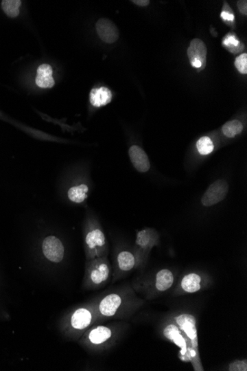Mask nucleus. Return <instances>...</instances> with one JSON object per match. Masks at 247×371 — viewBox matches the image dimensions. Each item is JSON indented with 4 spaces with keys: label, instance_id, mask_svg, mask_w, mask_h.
<instances>
[{
    "label": "nucleus",
    "instance_id": "1",
    "mask_svg": "<svg viewBox=\"0 0 247 371\" xmlns=\"http://www.w3.org/2000/svg\"><path fill=\"white\" fill-rule=\"evenodd\" d=\"M134 291L126 288L111 292L97 301V322L130 317L141 306Z\"/></svg>",
    "mask_w": 247,
    "mask_h": 371
},
{
    "label": "nucleus",
    "instance_id": "2",
    "mask_svg": "<svg viewBox=\"0 0 247 371\" xmlns=\"http://www.w3.org/2000/svg\"><path fill=\"white\" fill-rule=\"evenodd\" d=\"M97 301L83 304L66 313L60 325L62 334L66 338L78 341L85 331L97 323Z\"/></svg>",
    "mask_w": 247,
    "mask_h": 371
},
{
    "label": "nucleus",
    "instance_id": "3",
    "mask_svg": "<svg viewBox=\"0 0 247 371\" xmlns=\"http://www.w3.org/2000/svg\"><path fill=\"white\" fill-rule=\"evenodd\" d=\"M123 329V325L118 323L91 326L78 341L82 348L91 352L108 350L116 345Z\"/></svg>",
    "mask_w": 247,
    "mask_h": 371
},
{
    "label": "nucleus",
    "instance_id": "4",
    "mask_svg": "<svg viewBox=\"0 0 247 371\" xmlns=\"http://www.w3.org/2000/svg\"><path fill=\"white\" fill-rule=\"evenodd\" d=\"M111 266L107 256L88 260L85 268L83 288L86 290H99L109 282Z\"/></svg>",
    "mask_w": 247,
    "mask_h": 371
},
{
    "label": "nucleus",
    "instance_id": "5",
    "mask_svg": "<svg viewBox=\"0 0 247 371\" xmlns=\"http://www.w3.org/2000/svg\"><path fill=\"white\" fill-rule=\"evenodd\" d=\"M85 254L87 260L107 256L108 253L106 237L102 228L95 223L89 225L84 236Z\"/></svg>",
    "mask_w": 247,
    "mask_h": 371
},
{
    "label": "nucleus",
    "instance_id": "6",
    "mask_svg": "<svg viewBox=\"0 0 247 371\" xmlns=\"http://www.w3.org/2000/svg\"><path fill=\"white\" fill-rule=\"evenodd\" d=\"M174 321L188 341L189 348L198 351L197 320L191 313H183L174 317Z\"/></svg>",
    "mask_w": 247,
    "mask_h": 371
},
{
    "label": "nucleus",
    "instance_id": "7",
    "mask_svg": "<svg viewBox=\"0 0 247 371\" xmlns=\"http://www.w3.org/2000/svg\"><path fill=\"white\" fill-rule=\"evenodd\" d=\"M163 336L180 348L179 358L180 359L189 361L187 351L189 348L188 341L183 332L180 330L174 321L168 322L163 326Z\"/></svg>",
    "mask_w": 247,
    "mask_h": 371
},
{
    "label": "nucleus",
    "instance_id": "8",
    "mask_svg": "<svg viewBox=\"0 0 247 371\" xmlns=\"http://www.w3.org/2000/svg\"><path fill=\"white\" fill-rule=\"evenodd\" d=\"M159 235L154 229L146 228V229L138 232L136 239V249L139 265L143 261V258L148 256L152 249L158 244ZM136 251V252H137Z\"/></svg>",
    "mask_w": 247,
    "mask_h": 371
},
{
    "label": "nucleus",
    "instance_id": "9",
    "mask_svg": "<svg viewBox=\"0 0 247 371\" xmlns=\"http://www.w3.org/2000/svg\"><path fill=\"white\" fill-rule=\"evenodd\" d=\"M229 186L226 180L218 179L209 187L202 197V204L204 207H211L224 201Z\"/></svg>",
    "mask_w": 247,
    "mask_h": 371
},
{
    "label": "nucleus",
    "instance_id": "10",
    "mask_svg": "<svg viewBox=\"0 0 247 371\" xmlns=\"http://www.w3.org/2000/svg\"><path fill=\"white\" fill-rule=\"evenodd\" d=\"M45 258L54 263H60L64 256V247L60 239L55 236L45 238L42 244Z\"/></svg>",
    "mask_w": 247,
    "mask_h": 371
},
{
    "label": "nucleus",
    "instance_id": "11",
    "mask_svg": "<svg viewBox=\"0 0 247 371\" xmlns=\"http://www.w3.org/2000/svg\"><path fill=\"white\" fill-rule=\"evenodd\" d=\"M174 272L167 269H161L155 275L153 281H150L147 289H149L152 296H154V294H160L169 291L174 286Z\"/></svg>",
    "mask_w": 247,
    "mask_h": 371
},
{
    "label": "nucleus",
    "instance_id": "12",
    "mask_svg": "<svg viewBox=\"0 0 247 371\" xmlns=\"http://www.w3.org/2000/svg\"><path fill=\"white\" fill-rule=\"evenodd\" d=\"M189 61L195 69L203 70L207 63V49L204 43L200 39L191 41L187 50Z\"/></svg>",
    "mask_w": 247,
    "mask_h": 371
},
{
    "label": "nucleus",
    "instance_id": "13",
    "mask_svg": "<svg viewBox=\"0 0 247 371\" xmlns=\"http://www.w3.org/2000/svg\"><path fill=\"white\" fill-rule=\"evenodd\" d=\"M207 281L201 274L189 273L180 281L177 294L195 293L207 286Z\"/></svg>",
    "mask_w": 247,
    "mask_h": 371
},
{
    "label": "nucleus",
    "instance_id": "14",
    "mask_svg": "<svg viewBox=\"0 0 247 371\" xmlns=\"http://www.w3.org/2000/svg\"><path fill=\"white\" fill-rule=\"evenodd\" d=\"M96 30L100 39L104 43L112 44L119 39L118 27L107 18H102L98 21Z\"/></svg>",
    "mask_w": 247,
    "mask_h": 371
},
{
    "label": "nucleus",
    "instance_id": "15",
    "mask_svg": "<svg viewBox=\"0 0 247 371\" xmlns=\"http://www.w3.org/2000/svg\"><path fill=\"white\" fill-rule=\"evenodd\" d=\"M129 157L132 166L140 173H146L150 168L148 156L139 146H132L129 149Z\"/></svg>",
    "mask_w": 247,
    "mask_h": 371
},
{
    "label": "nucleus",
    "instance_id": "16",
    "mask_svg": "<svg viewBox=\"0 0 247 371\" xmlns=\"http://www.w3.org/2000/svg\"><path fill=\"white\" fill-rule=\"evenodd\" d=\"M117 268L120 274L130 272L139 265L137 256L129 251H122L117 255Z\"/></svg>",
    "mask_w": 247,
    "mask_h": 371
},
{
    "label": "nucleus",
    "instance_id": "17",
    "mask_svg": "<svg viewBox=\"0 0 247 371\" xmlns=\"http://www.w3.org/2000/svg\"><path fill=\"white\" fill-rule=\"evenodd\" d=\"M36 85L42 89H51L54 87L53 69L49 64H43L36 71Z\"/></svg>",
    "mask_w": 247,
    "mask_h": 371
},
{
    "label": "nucleus",
    "instance_id": "18",
    "mask_svg": "<svg viewBox=\"0 0 247 371\" xmlns=\"http://www.w3.org/2000/svg\"><path fill=\"white\" fill-rule=\"evenodd\" d=\"M113 98V95L108 88H95L90 93V102L95 108H101L107 106Z\"/></svg>",
    "mask_w": 247,
    "mask_h": 371
},
{
    "label": "nucleus",
    "instance_id": "19",
    "mask_svg": "<svg viewBox=\"0 0 247 371\" xmlns=\"http://www.w3.org/2000/svg\"><path fill=\"white\" fill-rule=\"evenodd\" d=\"M89 188L87 185L82 184L71 187L68 192L69 201L75 204H81L89 197Z\"/></svg>",
    "mask_w": 247,
    "mask_h": 371
},
{
    "label": "nucleus",
    "instance_id": "20",
    "mask_svg": "<svg viewBox=\"0 0 247 371\" xmlns=\"http://www.w3.org/2000/svg\"><path fill=\"white\" fill-rule=\"evenodd\" d=\"M22 5L21 0H3L1 2L2 10L11 19H16L20 16Z\"/></svg>",
    "mask_w": 247,
    "mask_h": 371
},
{
    "label": "nucleus",
    "instance_id": "21",
    "mask_svg": "<svg viewBox=\"0 0 247 371\" xmlns=\"http://www.w3.org/2000/svg\"><path fill=\"white\" fill-rule=\"evenodd\" d=\"M243 130V124L239 120L227 122L222 127L223 134L228 138H234L241 135Z\"/></svg>",
    "mask_w": 247,
    "mask_h": 371
},
{
    "label": "nucleus",
    "instance_id": "22",
    "mask_svg": "<svg viewBox=\"0 0 247 371\" xmlns=\"http://www.w3.org/2000/svg\"><path fill=\"white\" fill-rule=\"evenodd\" d=\"M199 154L206 156L212 153L214 150L213 142L210 137H203L199 139L196 144Z\"/></svg>",
    "mask_w": 247,
    "mask_h": 371
},
{
    "label": "nucleus",
    "instance_id": "23",
    "mask_svg": "<svg viewBox=\"0 0 247 371\" xmlns=\"http://www.w3.org/2000/svg\"><path fill=\"white\" fill-rule=\"evenodd\" d=\"M223 45L228 50L233 53L237 52L236 49H240V42L237 39V37L232 34H228L224 37Z\"/></svg>",
    "mask_w": 247,
    "mask_h": 371
},
{
    "label": "nucleus",
    "instance_id": "24",
    "mask_svg": "<svg viewBox=\"0 0 247 371\" xmlns=\"http://www.w3.org/2000/svg\"><path fill=\"white\" fill-rule=\"evenodd\" d=\"M235 65L237 71L241 74H247V54H243L237 57Z\"/></svg>",
    "mask_w": 247,
    "mask_h": 371
},
{
    "label": "nucleus",
    "instance_id": "25",
    "mask_svg": "<svg viewBox=\"0 0 247 371\" xmlns=\"http://www.w3.org/2000/svg\"><path fill=\"white\" fill-rule=\"evenodd\" d=\"M230 371H247V360H235L228 368Z\"/></svg>",
    "mask_w": 247,
    "mask_h": 371
},
{
    "label": "nucleus",
    "instance_id": "26",
    "mask_svg": "<svg viewBox=\"0 0 247 371\" xmlns=\"http://www.w3.org/2000/svg\"><path fill=\"white\" fill-rule=\"evenodd\" d=\"M223 11L221 14V17L224 22L233 23L234 21V14L231 10V8L226 3H224Z\"/></svg>",
    "mask_w": 247,
    "mask_h": 371
},
{
    "label": "nucleus",
    "instance_id": "27",
    "mask_svg": "<svg viewBox=\"0 0 247 371\" xmlns=\"http://www.w3.org/2000/svg\"><path fill=\"white\" fill-rule=\"evenodd\" d=\"M237 7H239V11L242 14H247V2L246 0L237 2Z\"/></svg>",
    "mask_w": 247,
    "mask_h": 371
},
{
    "label": "nucleus",
    "instance_id": "28",
    "mask_svg": "<svg viewBox=\"0 0 247 371\" xmlns=\"http://www.w3.org/2000/svg\"><path fill=\"white\" fill-rule=\"evenodd\" d=\"M132 3L141 7H145L148 6L150 2L149 0H132Z\"/></svg>",
    "mask_w": 247,
    "mask_h": 371
}]
</instances>
